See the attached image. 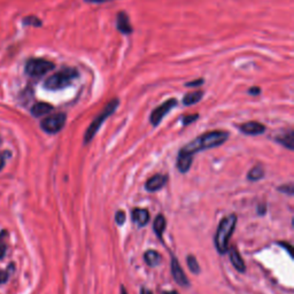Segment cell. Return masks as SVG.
Here are the masks:
<instances>
[{
	"mask_svg": "<svg viewBox=\"0 0 294 294\" xmlns=\"http://www.w3.org/2000/svg\"><path fill=\"white\" fill-rule=\"evenodd\" d=\"M5 166V154H0V170Z\"/></svg>",
	"mask_w": 294,
	"mask_h": 294,
	"instance_id": "obj_31",
	"label": "cell"
},
{
	"mask_svg": "<svg viewBox=\"0 0 294 294\" xmlns=\"http://www.w3.org/2000/svg\"><path fill=\"white\" fill-rule=\"evenodd\" d=\"M53 111L52 105L47 103H37L35 104L31 108V114L35 116V118H41V116L47 115L51 112Z\"/></svg>",
	"mask_w": 294,
	"mask_h": 294,
	"instance_id": "obj_14",
	"label": "cell"
},
{
	"mask_svg": "<svg viewBox=\"0 0 294 294\" xmlns=\"http://www.w3.org/2000/svg\"><path fill=\"white\" fill-rule=\"evenodd\" d=\"M229 138V133L227 131H210L206 132L204 135L199 136L190 141L187 145L181 148L179 154L187 155V157L193 158L195 153L199 151L208 150V148H214L226 143Z\"/></svg>",
	"mask_w": 294,
	"mask_h": 294,
	"instance_id": "obj_1",
	"label": "cell"
},
{
	"mask_svg": "<svg viewBox=\"0 0 294 294\" xmlns=\"http://www.w3.org/2000/svg\"><path fill=\"white\" fill-rule=\"evenodd\" d=\"M276 140H277L278 143H281L282 145H284L285 147H288L289 150L291 151L294 150V132L292 130H290V131L286 132L285 135L276 138Z\"/></svg>",
	"mask_w": 294,
	"mask_h": 294,
	"instance_id": "obj_18",
	"label": "cell"
},
{
	"mask_svg": "<svg viewBox=\"0 0 294 294\" xmlns=\"http://www.w3.org/2000/svg\"><path fill=\"white\" fill-rule=\"evenodd\" d=\"M166 181H167L166 176L155 175L153 177H151V178L146 181V184H145V188L150 192L159 191L160 188H162L163 186H165Z\"/></svg>",
	"mask_w": 294,
	"mask_h": 294,
	"instance_id": "obj_10",
	"label": "cell"
},
{
	"mask_svg": "<svg viewBox=\"0 0 294 294\" xmlns=\"http://www.w3.org/2000/svg\"><path fill=\"white\" fill-rule=\"evenodd\" d=\"M260 207H261V208H259V210H257V213H259L260 215H263V214L266 213V210H267L266 206H263V205H262V206H260Z\"/></svg>",
	"mask_w": 294,
	"mask_h": 294,
	"instance_id": "obj_33",
	"label": "cell"
},
{
	"mask_svg": "<svg viewBox=\"0 0 294 294\" xmlns=\"http://www.w3.org/2000/svg\"><path fill=\"white\" fill-rule=\"evenodd\" d=\"M172 272H173V277L175 279L176 283L180 286H188L190 283H188V279L186 277V275L184 274L183 269L179 266L178 260L175 259V257H172Z\"/></svg>",
	"mask_w": 294,
	"mask_h": 294,
	"instance_id": "obj_8",
	"label": "cell"
},
{
	"mask_svg": "<svg viewBox=\"0 0 294 294\" xmlns=\"http://www.w3.org/2000/svg\"><path fill=\"white\" fill-rule=\"evenodd\" d=\"M199 118V115L198 114H194V115H186V116H184L183 118V124L184 125H188V124H191L192 122H194L195 119H197Z\"/></svg>",
	"mask_w": 294,
	"mask_h": 294,
	"instance_id": "obj_25",
	"label": "cell"
},
{
	"mask_svg": "<svg viewBox=\"0 0 294 294\" xmlns=\"http://www.w3.org/2000/svg\"><path fill=\"white\" fill-rule=\"evenodd\" d=\"M77 77L78 71L75 68H63L45 79L44 88L50 91L62 90L70 85L72 81Z\"/></svg>",
	"mask_w": 294,
	"mask_h": 294,
	"instance_id": "obj_3",
	"label": "cell"
},
{
	"mask_svg": "<svg viewBox=\"0 0 294 294\" xmlns=\"http://www.w3.org/2000/svg\"><path fill=\"white\" fill-rule=\"evenodd\" d=\"M239 130L245 135H249V136H256V135H261L266 131V126L263 124H261L259 122H246L244 124H241L239 126Z\"/></svg>",
	"mask_w": 294,
	"mask_h": 294,
	"instance_id": "obj_9",
	"label": "cell"
},
{
	"mask_svg": "<svg viewBox=\"0 0 294 294\" xmlns=\"http://www.w3.org/2000/svg\"><path fill=\"white\" fill-rule=\"evenodd\" d=\"M118 104H119V101L118 99L111 100L110 103L106 105V107L104 108V111L101 112V113L98 115L96 118L93 119V122L91 123L88 130H86V132H85L84 144H89L90 141L93 139L94 136H96V133L98 132V130L100 129L101 125H103V123L106 121V119L110 118V116L116 111V108H118Z\"/></svg>",
	"mask_w": 294,
	"mask_h": 294,
	"instance_id": "obj_4",
	"label": "cell"
},
{
	"mask_svg": "<svg viewBox=\"0 0 294 294\" xmlns=\"http://www.w3.org/2000/svg\"><path fill=\"white\" fill-rule=\"evenodd\" d=\"M230 260L232 262V266H234L235 269L240 272H244L246 270V266H245V262L244 260H242V257L239 252L237 250L235 247H231L230 248Z\"/></svg>",
	"mask_w": 294,
	"mask_h": 294,
	"instance_id": "obj_13",
	"label": "cell"
},
{
	"mask_svg": "<svg viewBox=\"0 0 294 294\" xmlns=\"http://www.w3.org/2000/svg\"><path fill=\"white\" fill-rule=\"evenodd\" d=\"M248 93L253 94V96H256V94L260 93V88H252L248 90Z\"/></svg>",
	"mask_w": 294,
	"mask_h": 294,
	"instance_id": "obj_30",
	"label": "cell"
},
{
	"mask_svg": "<svg viewBox=\"0 0 294 294\" xmlns=\"http://www.w3.org/2000/svg\"><path fill=\"white\" fill-rule=\"evenodd\" d=\"M163 294H178V293H177L176 291H172V292H166V293H163Z\"/></svg>",
	"mask_w": 294,
	"mask_h": 294,
	"instance_id": "obj_35",
	"label": "cell"
},
{
	"mask_svg": "<svg viewBox=\"0 0 294 294\" xmlns=\"http://www.w3.org/2000/svg\"><path fill=\"white\" fill-rule=\"evenodd\" d=\"M86 2H92V3H101V2H107L112 1V0H85Z\"/></svg>",
	"mask_w": 294,
	"mask_h": 294,
	"instance_id": "obj_32",
	"label": "cell"
},
{
	"mask_svg": "<svg viewBox=\"0 0 294 294\" xmlns=\"http://www.w3.org/2000/svg\"><path fill=\"white\" fill-rule=\"evenodd\" d=\"M204 83V79H198V81H193V82H188L186 86H198L201 85Z\"/></svg>",
	"mask_w": 294,
	"mask_h": 294,
	"instance_id": "obj_28",
	"label": "cell"
},
{
	"mask_svg": "<svg viewBox=\"0 0 294 294\" xmlns=\"http://www.w3.org/2000/svg\"><path fill=\"white\" fill-rule=\"evenodd\" d=\"M165 229H166V219L163 217V215L157 216V219L154 221V231L160 239L162 238Z\"/></svg>",
	"mask_w": 294,
	"mask_h": 294,
	"instance_id": "obj_19",
	"label": "cell"
},
{
	"mask_svg": "<svg viewBox=\"0 0 294 294\" xmlns=\"http://www.w3.org/2000/svg\"><path fill=\"white\" fill-rule=\"evenodd\" d=\"M279 245L282 246V247H284V248H288V250H289V254L290 255H292V248H291V246H290L288 242H279Z\"/></svg>",
	"mask_w": 294,
	"mask_h": 294,
	"instance_id": "obj_29",
	"label": "cell"
},
{
	"mask_svg": "<svg viewBox=\"0 0 294 294\" xmlns=\"http://www.w3.org/2000/svg\"><path fill=\"white\" fill-rule=\"evenodd\" d=\"M264 176V170L262 167L256 166L249 170V173L247 174V178L252 181H256L260 180L261 178H263Z\"/></svg>",
	"mask_w": 294,
	"mask_h": 294,
	"instance_id": "obj_20",
	"label": "cell"
},
{
	"mask_svg": "<svg viewBox=\"0 0 294 294\" xmlns=\"http://www.w3.org/2000/svg\"><path fill=\"white\" fill-rule=\"evenodd\" d=\"M66 114L58 113L45 118L41 122V126L47 133H57L62 130L64 124H66Z\"/></svg>",
	"mask_w": 294,
	"mask_h": 294,
	"instance_id": "obj_6",
	"label": "cell"
},
{
	"mask_svg": "<svg viewBox=\"0 0 294 294\" xmlns=\"http://www.w3.org/2000/svg\"><path fill=\"white\" fill-rule=\"evenodd\" d=\"M9 274L10 272L8 270H0V284H3V283L7 282Z\"/></svg>",
	"mask_w": 294,
	"mask_h": 294,
	"instance_id": "obj_26",
	"label": "cell"
},
{
	"mask_svg": "<svg viewBox=\"0 0 294 294\" xmlns=\"http://www.w3.org/2000/svg\"><path fill=\"white\" fill-rule=\"evenodd\" d=\"M54 68H56V64L52 61L42 59V58H32L25 63L24 71L25 74L31 76V77H42L47 72L53 70Z\"/></svg>",
	"mask_w": 294,
	"mask_h": 294,
	"instance_id": "obj_5",
	"label": "cell"
},
{
	"mask_svg": "<svg viewBox=\"0 0 294 294\" xmlns=\"http://www.w3.org/2000/svg\"><path fill=\"white\" fill-rule=\"evenodd\" d=\"M7 237V231L0 232V260H2L6 255L7 245L5 242V238Z\"/></svg>",
	"mask_w": 294,
	"mask_h": 294,
	"instance_id": "obj_22",
	"label": "cell"
},
{
	"mask_svg": "<svg viewBox=\"0 0 294 294\" xmlns=\"http://www.w3.org/2000/svg\"><path fill=\"white\" fill-rule=\"evenodd\" d=\"M192 161H193V158L187 157V155L178 154V159H177V168L180 173H187L190 167L192 166Z\"/></svg>",
	"mask_w": 294,
	"mask_h": 294,
	"instance_id": "obj_17",
	"label": "cell"
},
{
	"mask_svg": "<svg viewBox=\"0 0 294 294\" xmlns=\"http://www.w3.org/2000/svg\"><path fill=\"white\" fill-rule=\"evenodd\" d=\"M235 224H237V216L229 215L220 222L219 229L215 235V245L220 254H226L229 252V241L232 234H234Z\"/></svg>",
	"mask_w": 294,
	"mask_h": 294,
	"instance_id": "obj_2",
	"label": "cell"
},
{
	"mask_svg": "<svg viewBox=\"0 0 294 294\" xmlns=\"http://www.w3.org/2000/svg\"><path fill=\"white\" fill-rule=\"evenodd\" d=\"M118 29L119 32L124 35H129L132 32V27L130 24L129 16L124 12H119L118 14Z\"/></svg>",
	"mask_w": 294,
	"mask_h": 294,
	"instance_id": "obj_12",
	"label": "cell"
},
{
	"mask_svg": "<svg viewBox=\"0 0 294 294\" xmlns=\"http://www.w3.org/2000/svg\"><path fill=\"white\" fill-rule=\"evenodd\" d=\"M279 191L285 192V193H289L290 195H292L293 194V184H289V185H285V186H281L279 187Z\"/></svg>",
	"mask_w": 294,
	"mask_h": 294,
	"instance_id": "obj_27",
	"label": "cell"
},
{
	"mask_svg": "<svg viewBox=\"0 0 294 294\" xmlns=\"http://www.w3.org/2000/svg\"><path fill=\"white\" fill-rule=\"evenodd\" d=\"M115 221L118 226H123L125 222V213L123 210H118L115 215Z\"/></svg>",
	"mask_w": 294,
	"mask_h": 294,
	"instance_id": "obj_24",
	"label": "cell"
},
{
	"mask_svg": "<svg viewBox=\"0 0 294 294\" xmlns=\"http://www.w3.org/2000/svg\"><path fill=\"white\" fill-rule=\"evenodd\" d=\"M187 267L193 274H199V271H200V266H199L197 259L193 255L187 256Z\"/></svg>",
	"mask_w": 294,
	"mask_h": 294,
	"instance_id": "obj_21",
	"label": "cell"
},
{
	"mask_svg": "<svg viewBox=\"0 0 294 294\" xmlns=\"http://www.w3.org/2000/svg\"><path fill=\"white\" fill-rule=\"evenodd\" d=\"M121 294H128V293H126V291H125V289H124V288H122V290H121Z\"/></svg>",
	"mask_w": 294,
	"mask_h": 294,
	"instance_id": "obj_36",
	"label": "cell"
},
{
	"mask_svg": "<svg viewBox=\"0 0 294 294\" xmlns=\"http://www.w3.org/2000/svg\"><path fill=\"white\" fill-rule=\"evenodd\" d=\"M22 22L24 25H32V27H41V25L43 24L42 21L39 20L37 16H34V15L25 16Z\"/></svg>",
	"mask_w": 294,
	"mask_h": 294,
	"instance_id": "obj_23",
	"label": "cell"
},
{
	"mask_svg": "<svg viewBox=\"0 0 294 294\" xmlns=\"http://www.w3.org/2000/svg\"><path fill=\"white\" fill-rule=\"evenodd\" d=\"M204 97V92L202 91H194V92H188L183 98V104L185 106H191L199 103L201 100V98Z\"/></svg>",
	"mask_w": 294,
	"mask_h": 294,
	"instance_id": "obj_16",
	"label": "cell"
},
{
	"mask_svg": "<svg viewBox=\"0 0 294 294\" xmlns=\"http://www.w3.org/2000/svg\"><path fill=\"white\" fill-rule=\"evenodd\" d=\"M0 145H1V137H0Z\"/></svg>",
	"mask_w": 294,
	"mask_h": 294,
	"instance_id": "obj_37",
	"label": "cell"
},
{
	"mask_svg": "<svg viewBox=\"0 0 294 294\" xmlns=\"http://www.w3.org/2000/svg\"><path fill=\"white\" fill-rule=\"evenodd\" d=\"M140 294H153V293H152V292L150 291V290H147V289H143V290H141Z\"/></svg>",
	"mask_w": 294,
	"mask_h": 294,
	"instance_id": "obj_34",
	"label": "cell"
},
{
	"mask_svg": "<svg viewBox=\"0 0 294 294\" xmlns=\"http://www.w3.org/2000/svg\"><path fill=\"white\" fill-rule=\"evenodd\" d=\"M132 221L135 222L138 227L146 226L150 221V213L147 209L143 208H136L132 212Z\"/></svg>",
	"mask_w": 294,
	"mask_h": 294,
	"instance_id": "obj_11",
	"label": "cell"
},
{
	"mask_svg": "<svg viewBox=\"0 0 294 294\" xmlns=\"http://www.w3.org/2000/svg\"><path fill=\"white\" fill-rule=\"evenodd\" d=\"M144 260L146 262L147 266L150 267H157L161 262V255L157 252V250L150 249L144 254Z\"/></svg>",
	"mask_w": 294,
	"mask_h": 294,
	"instance_id": "obj_15",
	"label": "cell"
},
{
	"mask_svg": "<svg viewBox=\"0 0 294 294\" xmlns=\"http://www.w3.org/2000/svg\"><path fill=\"white\" fill-rule=\"evenodd\" d=\"M177 105V100L176 99H169L163 103L162 105H160L159 107L155 108V110L152 112L151 114V123L153 125H158L160 122L162 121V118L169 113L170 111L173 110Z\"/></svg>",
	"mask_w": 294,
	"mask_h": 294,
	"instance_id": "obj_7",
	"label": "cell"
}]
</instances>
